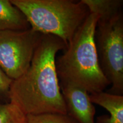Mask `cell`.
Wrapping results in <instances>:
<instances>
[{"instance_id":"obj_1","label":"cell","mask_w":123,"mask_h":123,"mask_svg":"<svg viewBox=\"0 0 123 123\" xmlns=\"http://www.w3.org/2000/svg\"><path fill=\"white\" fill-rule=\"evenodd\" d=\"M67 45L58 37L42 34L30 67L12 81L9 102L25 115L67 114L56 70V55Z\"/></svg>"},{"instance_id":"obj_2","label":"cell","mask_w":123,"mask_h":123,"mask_svg":"<svg viewBox=\"0 0 123 123\" xmlns=\"http://www.w3.org/2000/svg\"><path fill=\"white\" fill-rule=\"evenodd\" d=\"M99 16L90 13L68 42L55 66L61 82L84 89L89 93L103 91L110 83L100 66L95 41Z\"/></svg>"},{"instance_id":"obj_3","label":"cell","mask_w":123,"mask_h":123,"mask_svg":"<svg viewBox=\"0 0 123 123\" xmlns=\"http://www.w3.org/2000/svg\"><path fill=\"white\" fill-rule=\"evenodd\" d=\"M25 15L30 28L42 34L53 35L68 46L90 14L81 1L10 0Z\"/></svg>"},{"instance_id":"obj_4","label":"cell","mask_w":123,"mask_h":123,"mask_svg":"<svg viewBox=\"0 0 123 123\" xmlns=\"http://www.w3.org/2000/svg\"><path fill=\"white\" fill-rule=\"evenodd\" d=\"M95 41L100 68L112 87L111 93H123V14L99 19Z\"/></svg>"},{"instance_id":"obj_5","label":"cell","mask_w":123,"mask_h":123,"mask_svg":"<svg viewBox=\"0 0 123 123\" xmlns=\"http://www.w3.org/2000/svg\"><path fill=\"white\" fill-rule=\"evenodd\" d=\"M42 34L31 28L0 31V68L10 79L29 68Z\"/></svg>"},{"instance_id":"obj_6","label":"cell","mask_w":123,"mask_h":123,"mask_svg":"<svg viewBox=\"0 0 123 123\" xmlns=\"http://www.w3.org/2000/svg\"><path fill=\"white\" fill-rule=\"evenodd\" d=\"M67 114L78 123H95V108L84 89L68 83H59Z\"/></svg>"},{"instance_id":"obj_7","label":"cell","mask_w":123,"mask_h":123,"mask_svg":"<svg viewBox=\"0 0 123 123\" xmlns=\"http://www.w3.org/2000/svg\"><path fill=\"white\" fill-rule=\"evenodd\" d=\"M92 104L104 108L110 115L97 117V123H123V96L103 91L90 93Z\"/></svg>"},{"instance_id":"obj_8","label":"cell","mask_w":123,"mask_h":123,"mask_svg":"<svg viewBox=\"0 0 123 123\" xmlns=\"http://www.w3.org/2000/svg\"><path fill=\"white\" fill-rule=\"evenodd\" d=\"M30 28L22 12L9 0H0V31Z\"/></svg>"},{"instance_id":"obj_9","label":"cell","mask_w":123,"mask_h":123,"mask_svg":"<svg viewBox=\"0 0 123 123\" xmlns=\"http://www.w3.org/2000/svg\"><path fill=\"white\" fill-rule=\"evenodd\" d=\"M90 13L99 16V19L107 21L122 13V0H81Z\"/></svg>"},{"instance_id":"obj_10","label":"cell","mask_w":123,"mask_h":123,"mask_svg":"<svg viewBox=\"0 0 123 123\" xmlns=\"http://www.w3.org/2000/svg\"><path fill=\"white\" fill-rule=\"evenodd\" d=\"M0 123H26V115L11 103H0Z\"/></svg>"},{"instance_id":"obj_11","label":"cell","mask_w":123,"mask_h":123,"mask_svg":"<svg viewBox=\"0 0 123 123\" xmlns=\"http://www.w3.org/2000/svg\"><path fill=\"white\" fill-rule=\"evenodd\" d=\"M26 123H78L67 114L43 113L26 115Z\"/></svg>"},{"instance_id":"obj_12","label":"cell","mask_w":123,"mask_h":123,"mask_svg":"<svg viewBox=\"0 0 123 123\" xmlns=\"http://www.w3.org/2000/svg\"><path fill=\"white\" fill-rule=\"evenodd\" d=\"M12 81L0 68V103H10L9 94Z\"/></svg>"}]
</instances>
